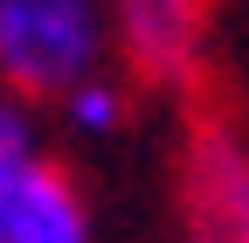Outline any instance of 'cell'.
<instances>
[{"mask_svg":"<svg viewBox=\"0 0 249 243\" xmlns=\"http://www.w3.org/2000/svg\"><path fill=\"white\" fill-rule=\"evenodd\" d=\"M201 35H208V0H118L124 63H132L145 83H160V90L194 83Z\"/></svg>","mask_w":249,"mask_h":243,"instance_id":"cell-4","label":"cell"},{"mask_svg":"<svg viewBox=\"0 0 249 243\" xmlns=\"http://www.w3.org/2000/svg\"><path fill=\"white\" fill-rule=\"evenodd\" d=\"M21 153H35V139H28V118H21V104L0 90V167L7 160H21Z\"/></svg>","mask_w":249,"mask_h":243,"instance_id":"cell-6","label":"cell"},{"mask_svg":"<svg viewBox=\"0 0 249 243\" xmlns=\"http://www.w3.org/2000/svg\"><path fill=\"white\" fill-rule=\"evenodd\" d=\"M0 243H90V208L76 174L49 153L0 167Z\"/></svg>","mask_w":249,"mask_h":243,"instance_id":"cell-3","label":"cell"},{"mask_svg":"<svg viewBox=\"0 0 249 243\" xmlns=\"http://www.w3.org/2000/svg\"><path fill=\"white\" fill-rule=\"evenodd\" d=\"M70 111H76V125H83V132H111L118 118H124V98H118L111 83L90 77V83H76V90H70Z\"/></svg>","mask_w":249,"mask_h":243,"instance_id":"cell-5","label":"cell"},{"mask_svg":"<svg viewBox=\"0 0 249 243\" xmlns=\"http://www.w3.org/2000/svg\"><path fill=\"white\" fill-rule=\"evenodd\" d=\"M104 28L90 0H0V90L7 98H70L90 83Z\"/></svg>","mask_w":249,"mask_h":243,"instance_id":"cell-1","label":"cell"},{"mask_svg":"<svg viewBox=\"0 0 249 243\" xmlns=\"http://www.w3.org/2000/svg\"><path fill=\"white\" fill-rule=\"evenodd\" d=\"M187 243H249V139L229 111H194L180 146Z\"/></svg>","mask_w":249,"mask_h":243,"instance_id":"cell-2","label":"cell"}]
</instances>
